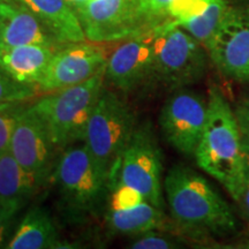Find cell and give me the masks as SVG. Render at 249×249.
<instances>
[{"mask_svg":"<svg viewBox=\"0 0 249 249\" xmlns=\"http://www.w3.org/2000/svg\"><path fill=\"white\" fill-rule=\"evenodd\" d=\"M163 188L172 222L183 236L225 238L238 230L230 204L202 174L191 167H171Z\"/></svg>","mask_w":249,"mask_h":249,"instance_id":"obj_1","label":"cell"},{"mask_svg":"<svg viewBox=\"0 0 249 249\" xmlns=\"http://www.w3.org/2000/svg\"><path fill=\"white\" fill-rule=\"evenodd\" d=\"M197 166L226 189L235 202L245 181L247 157L234 108L219 89H210L208 118L195 151Z\"/></svg>","mask_w":249,"mask_h":249,"instance_id":"obj_2","label":"cell"},{"mask_svg":"<svg viewBox=\"0 0 249 249\" xmlns=\"http://www.w3.org/2000/svg\"><path fill=\"white\" fill-rule=\"evenodd\" d=\"M152 51V80L173 90L203 80L209 67L207 49L172 21L149 28Z\"/></svg>","mask_w":249,"mask_h":249,"instance_id":"obj_3","label":"cell"},{"mask_svg":"<svg viewBox=\"0 0 249 249\" xmlns=\"http://www.w3.org/2000/svg\"><path fill=\"white\" fill-rule=\"evenodd\" d=\"M105 85V71L85 82L50 92L33 105L59 151L86 139L87 128Z\"/></svg>","mask_w":249,"mask_h":249,"instance_id":"obj_4","label":"cell"},{"mask_svg":"<svg viewBox=\"0 0 249 249\" xmlns=\"http://www.w3.org/2000/svg\"><path fill=\"white\" fill-rule=\"evenodd\" d=\"M61 152L51 180L67 213L81 219L102 207L107 196L108 178L85 141L74 143Z\"/></svg>","mask_w":249,"mask_h":249,"instance_id":"obj_5","label":"cell"},{"mask_svg":"<svg viewBox=\"0 0 249 249\" xmlns=\"http://www.w3.org/2000/svg\"><path fill=\"white\" fill-rule=\"evenodd\" d=\"M136 127V116L126 99L104 87L90 117L85 142L108 179Z\"/></svg>","mask_w":249,"mask_h":249,"instance_id":"obj_6","label":"cell"},{"mask_svg":"<svg viewBox=\"0 0 249 249\" xmlns=\"http://www.w3.org/2000/svg\"><path fill=\"white\" fill-rule=\"evenodd\" d=\"M161 151L150 124L136 127L132 139L114 166L108 182L119 179L139 191L145 201L163 209Z\"/></svg>","mask_w":249,"mask_h":249,"instance_id":"obj_7","label":"cell"},{"mask_svg":"<svg viewBox=\"0 0 249 249\" xmlns=\"http://www.w3.org/2000/svg\"><path fill=\"white\" fill-rule=\"evenodd\" d=\"M208 118V99L195 90L179 88L166 99L160 113V127L171 147L194 156Z\"/></svg>","mask_w":249,"mask_h":249,"instance_id":"obj_8","label":"cell"},{"mask_svg":"<svg viewBox=\"0 0 249 249\" xmlns=\"http://www.w3.org/2000/svg\"><path fill=\"white\" fill-rule=\"evenodd\" d=\"M87 40L118 42L151 28L140 0H92L76 12Z\"/></svg>","mask_w":249,"mask_h":249,"instance_id":"obj_9","label":"cell"},{"mask_svg":"<svg viewBox=\"0 0 249 249\" xmlns=\"http://www.w3.org/2000/svg\"><path fill=\"white\" fill-rule=\"evenodd\" d=\"M205 49L223 76L249 83V7L229 6Z\"/></svg>","mask_w":249,"mask_h":249,"instance_id":"obj_10","label":"cell"},{"mask_svg":"<svg viewBox=\"0 0 249 249\" xmlns=\"http://www.w3.org/2000/svg\"><path fill=\"white\" fill-rule=\"evenodd\" d=\"M9 151L18 164L37 180L40 186L51 179L57 152H60L50 136L45 124L33 105L24 108L12 135Z\"/></svg>","mask_w":249,"mask_h":249,"instance_id":"obj_11","label":"cell"},{"mask_svg":"<svg viewBox=\"0 0 249 249\" xmlns=\"http://www.w3.org/2000/svg\"><path fill=\"white\" fill-rule=\"evenodd\" d=\"M107 62V52L95 43H67L55 50L37 88L53 92L76 86L105 71Z\"/></svg>","mask_w":249,"mask_h":249,"instance_id":"obj_12","label":"cell"},{"mask_svg":"<svg viewBox=\"0 0 249 249\" xmlns=\"http://www.w3.org/2000/svg\"><path fill=\"white\" fill-rule=\"evenodd\" d=\"M149 80H152V51L147 29L126 38L112 52L105 67V82L126 95Z\"/></svg>","mask_w":249,"mask_h":249,"instance_id":"obj_13","label":"cell"},{"mask_svg":"<svg viewBox=\"0 0 249 249\" xmlns=\"http://www.w3.org/2000/svg\"><path fill=\"white\" fill-rule=\"evenodd\" d=\"M43 45L59 49L60 44L29 9L14 0L0 2V46Z\"/></svg>","mask_w":249,"mask_h":249,"instance_id":"obj_14","label":"cell"},{"mask_svg":"<svg viewBox=\"0 0 249 249\" xmlns=\"http://www.w3.org/2000/svg\"><path fill=\"white\" fill-rule=\"evenodd\" d=\"M54 51L43 45L0 46V68L18 82L38 86Z\"/></svg>","mask_w":249,"mask_h":249,"instance_id":"obj_15","label":"cell"},{"mask_svg":"<svg viewBox=\"0 0 249 249\" xmlns=\"http://www.w3.org/2000/svg\"><path fill=\"white\" fill-rule=\"evenodd\" d=\"M33 13L60 44L85 42V31L66 0H14Z\"/></svg>","mask_w":249,"mask_h":249,"instance_id":"obj_16","label":"cell"},{"mask_svg":"<svg viewBox=\"0 0 249 249\" xmlns=\"http://www.w3.org/2000/svg\"><path fill=\"white\" fill-rule=\"evenodd\" d=\"M105 226L112 234L138 235L152 230L174 231L173 222H169L163 209L143 201L126 210H110L105 213Z\"/></svg>","mask_w":249,"mask_h":249,"instance_id":"obj_17","label":"cell"},{"mask_svg":"<svg viewBox=\"0 0 249 249\" xmlns=\"http://www.w3.org/2000/svg\"><path fill=\"white\" fill-rule=\"evenodd\" d=\"M58 230L48 211L33 207L27 211L18 225L8 249H50L60 248Z\"/></svg>","mask_w":249,"mask_h":249,"instance_id":"obj_18","label":"cell"},{"mask_svg":"<svg viewBox=\"0 0 249 249\" xmlns=\"http://www.w3.org/2000/svg\"><path fill=\"white\" fill-rule=\"evenodd\" d=\"M40 187L11 151L0 155V200L14 204L21 210Z\"/></svg>","mask_w":249,"mask_h":249,"instance_id":"obj_19","label":"cell"},{"mask_svg":"<svg viewBox=\"0 0 249 249\" xmlns=\"http://www.w3.org/2000/svg\"><path fill=\"white\" fill-rule=\"evenodd\" d=\"M227 8H229L227 0H214L203 14L179 24V27L191 34L205 48L217 31Z\"/></svg>","mask_w":249,"mask_h":249,"instance_id":"obj_20","label":"cell"},{"mask_svg":"<svg viewBox=\"0 0 249 249\" xmlns=\"http://www.w3.org/2000/svg\"><path fill=\"white\" fill-rule=\"evenodd\" d=\"M182 247L179 235L166 230H152L134 235L128 248L132 249H174Z\"/></svg>","mask_w":249,"mask_h":249,"instance_id":"obj_21","label":"cell"},{"mask_svg":"<svg viewBox=\"0 0 249 249\" xmlns=\"http://www.w3.org/2000/svg\"><path fill=\"white\" fill-rule=\"evenodd\" d=\"M26 107L24 102L0 103V155L9 150L15 126Z\"/></svg>","mask_w":249,"mask_h":249,"instance_id":"obj_22","label":"cell"},{"mask_svg":"<svg viewBox=\"0 0 249 249\" xmlns=\"http://www.w3.org/2000/svg\"><path fill=\"white\" fill-rule=\"evenodd\" d=\"M108 209L126 210L145 201L143 195L119 179H113L108 182Z\"/></svg>","mask_w":249,"mask_h":249,"instance_id":"obj_23","label":"cell"},{"mask_svg":"<svg viewBox=\"0 0 249 249\" xmlns=\"http://www.w3.org/2000/svg\"><path fill=\"white\" fill-rule=\"evenodd\" d=\"M214 0H173L166 11V18L177 26L203 14Z\"/></svg>","mask_w":249,"mask_h":249,"instance_id":"obj_24","label":"cell"},{"mask_svg":"<svg viewBox=\"0 0 249 249\" xmlns=\"http://www.w3.org/2000/svg\"><path fill=\"white\" fill-rule=\"evenodd\" d=\"M37 86L20 83L0 68V103L26 102L37 92Z\"/></svg>","mask_w":249,"mask_h":249,"instance_id":"obj_25","label":"cell"},{"mask_svg":"<svg viewBox=\"0 0 249 249\" xmlns=\"http://www.w3.org/2000/svg\"><path fill=\"white\" fill-rule=\"evenodd\" d=\"M173 0H140V7L150 27L167 20L166 11Z\"/></svg>","mask_w":249,"mask_h":249,"instance_id":"obj_26","label":"cell"},{"mask_svg":"<svg viewBox=\"0 0 249 249\" xmlns=\"http://www.w3.org/2000/svg\"><path fill=\"white\" fill-rule=\"evenodd\" d=\"M233 108L240 130L242 148L246 157L249 160V97L242 99Z\"/></svg>","mask_w":249,"mask_h":249,"instance_id":"obj_27","label":"cell"},{"mask_svg":"<svg viewBox=\"0 0 249 249\" xmlns=\"http://www.w3.org/2000/svg\"><path fill=\"white\" fill-rule=\"evenodd\" d=\"M20 211L14 204L0 200V247L4 244L6 234H7L12 220Z\"/></svg>","mask_w":249,"mask_h":249,"instance_id":"obj_28","label":"cell"},{"mask_svg":"<svg viewBox=\"0 0 249 249\" xmlns=\"http://www.w3.org/2000/svg\"><path fill=\"white\" fill-rule=\"evenodd\" d=\"M236 203L240 205L242 213H244L246 220H247L249 224V160L248 158H247V169H246L245 181H244V185H242L240 197H239V200Z\"/></svg>","mask_w":249,"mask_h":249,"instance_id":"obj_29","label":"cell"},{"mask_svg":"<svg viewBox=\"0 0 249 249\" xmlns=\"http://www.w3.org/2000/svg\"><path fill=\"white\" fill-rule=\"evenodd\" d=\"M66 1L68 2V5L73 8V11L76 13L79 9L82 8L83 6H86L88 2L92 1V0H66Z\"/></svg>","mask_w":249,"mask_h":249,"instance_id":"obj_30","label":"cell"},{"mask_svg":"<svg viewBox=\"0 0 249 249\" xmlns=\"http://www.w3.org/2000/svg\"><path fill=\"white\" fill-rule=\"evenodd\" d=\"M4 1H9V0H0V2H4Z\"/></svg>","mask_w":249,"mask_h":249,"instance_id":"obj_31","label":"cell"},{"mask_svg":"<svg viewBox=\"0 0 249 249\" xmlns=\"http://www.w3.org/2000/svg\"><path fill=\"white\" fill-rule=\"evenodd\" d=\"M227 1H229V0H227Z\"/></svg>","mask_w":249,"mask_h":249,"instance_id":"obj_32","label":"cell"}]
</instances>
